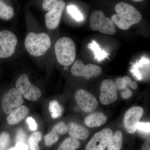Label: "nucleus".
<instances>
[{"mask_svg":"<svg viewBox=\"0 0 150 150\" xmlns=\"http://www.w3.org/2000/svg\"><path fill=\"white\" fill-rule=\"evenodd\" d=\"M75 76L83 77L87 79L99 76L102 73V69L98 65L90 64L85 65L81 60L75 62L71 70Z\"/></svg>","mask_w":150,"mask_h":150,"instance_id":"6","label":"nucleus"},{"mask_svg":"<svg viewBox=\"0 0 150 150\" xmlns=\"http://www.w3.org/2000/svg\"><path fill=\"white\" fill-rule=\"evenodd\" d=\"M28 136L27 134L23 129H19L17 132L16 141V143L21 142L26 144L28 142Z\"/></svg>","mask_w":150,"mask_h":150,"instance_id":"27","label":"nucleus"},{"mask_svg":"<svg viewBox=\"0 0 150 150\" xmlns=\"http://www.w3.org/2000/svg\"><path fill=\"white\" fill-rule=\"evenodd\" d=\"M144 112V109L140 106L131 107L126 111L124 115V126L128 133L134 134L137 131V126Z\"/></svg>","mask_w":150,"mask_h":150,"instance_id":"10","label":"nucleus"},{"mask_svg":"<svg viewBox=\"0 0 150 150\" xmlns=\"http://www.w3.org/2000/svg\"><path fill=\"white\" fill-rule=\"evenodd\" d=\"M142 150H150V139L149 138L145 141L142 146Z\"/></svg>","mask_w":150,"mask_h":150,"instance_id":"33","label":"nucleus"},{"mask_svg":"<svg viewBox=\"0 0 150 150\" xmlns=\"http://www.w3.org/2000/svg\"><path fill=\"white\" fill-rule=\"evenodd\" d=\"M123 134L120 131L112 134L107 145L108 150H121L123 142Z\"/></svg>","mask_w":150,"mask_h":150,"instance_id":"18","label":"nucleus"},{"mask_svg":"<svg viewBox=\"0 0 150 150\" xmlns=\"http://www.w3.org/2000/svg\"><path fill=\"white\" fill-rule=\"evenodd\" d=\"M23 100L21 94L16 88L11 89L4 95L2 100V107L4 112L9 114L14 109L21 106Z\"/></svg>","mask_w":150,"mask_h":150,"instance_id":"11","label":"nucleus"},{"mask_svg":"<svg viewBox=\"0 0 150 150\" xmlns=\"http://www.w3.org/2000/svg\"><path fill=\"white\" fill-rule=\"evenodd\" d=\"M16 35L11 31L3 30L0 32V57L7 58L14 53L17 44Z\"/></svg>","mask_w":150,"mask_h":150,"instance_id":"7","label":"nucleus"},{"mask_svg":"<svg viewBox=\"0 0 150 150\" xmlns=\"http://www.w3.org/2000/svg\"><path fill=\"white\" fill-rule=\"evenodd\" d=\"M79 140L70 137L65 139L59 145L58 150H76L80 146Z\"/></svg>","mask_w":150,"mask_h":150,"instance_id":"20","label":"nucleus"},{"mask_svg":"<svg viewBox=\"0 0 150 150\" xmlns=\"http://www.w3.org/2000/svg\"><path fill=\"white\" fill-rule=\"evenodd\" d=\"M16 86L21 95L30 101H37L41 96L40 89L30 83L26 74L20 76L16 83Z\"/></svg>","mask_w":150,"mask_h":150,"instance_id":"5","label":"nucleus"},{"mask_svg":"<svg viewBox=\"0 0 150 150\" xmlns=\"http://www.w3.org/2000/svg\"><path fill=\"white\" fill-rule=\"evenodd\" d=\"M27 123L29 126V129L31 131H35L37 129V125L36 122L32 117H29L27 118Z\"/></svg>","mask_w":150,"mask_h":150,"instance_id":"29","label":"nucleus"},{"mask_svg":"<svg viewBox=\"0 0 150 150\" xmlns=\"http://www.w3.org/2000/svg\"><path fill=\"white\" fill-rule=\"evenodd\" d=\"M8 150H15L14 147L11 148L10 149H9Z\"/></svg>","mask_w":150,"mask_h":150,"instance_id":"37","label":"nucleus"},{"mask_svg":"<svg viewBox=\"0 0 150 150\" xmlns=\"http://www.w3.org/2000/svg\"><path fill=\"white\" fill-rule=\"evenodd\" d=\"M67 131V125L64 122H61L56 124L52 131L44 137L45 145L47 146H51L58 141L60 135H64Z\"/></svg>","mask_w":150,"mask_h":150,"instance_id":"14","label":"nucleus"},{"mask_svg":"<svg viewBox=\"0 0 150 150\" xmlns=\"http://www.w3.org/2000/svg\"><path fill=\"white\" fill-rule=\"evenodd\" d=\"M55 52L57 61L63 66H69L74 62L76 48L74 40L69 37H62L55 45Z\"/></svg>","mask_w":150,"mask_h":150,"instance_id":"3","label":"nucleus"},{"mask_svg":"<svg viewBox=\"0 0 150 150\" xmlns=\"http://www.w3.org/2000/svg\"><path fill=\"white\" fill-rule=\"evenodd\" d=\"M74 98L80 108L86 112H93L98 105V102L95 97L83 89L78 90L75 93Z\"/></svg>","mask_w":150,"mask_h":150,"instance_id":"8","label":"nucleus"},{"mask_svg":"<svg viewBox=\"0 0 150 150\" xmlns=\"http://www.w3.org/2000/svg\"><path fill=\"white\" fill-rule=\"evenodd\" d=\"M123 80L126 86H130L131 83H132V79L130 77L128 76H125L123 78Z\"/></svg>","mask_w":150,"mask_h":150,"instance_id":"34","label":"nucleus"},{"mask_svg":"<svg viewBox=\"0 0 150 150\" xmlns=\"http://www.w3.org/2000/svg\"><path fill=\"white\" fill-rule=\"evenodd\" d=\"M137 129L140 131H143L146 133H149L150 131V123H144L139 122L137 126Z\"/></svg>","mask_w":150,"mask_h":150,"instance_id":"28","label":"nucleus"},{"mask_svg":"<svg viewBox=\"0 0 150 150\" xmlns=\"http://www.w3.org/2000/svg\"><path fill=\"white\" fill-rule=\"evenodd\" d=\"M67 126L68 133L72 138L78 140H84L88 137L89 132L84 126L74 122H70Z\"/></svg>","mask_w":150,"mask_h":150,"instance_id":"15","label":"nucleus"},{"mask_svg":"<svg viewBox=\"0 0 150 150\" xmlns=\"http://www.w3.org/2000/svg\"><path fill=\"white\" fill-rule=\"evenodd\" d=\"M88 46L90 49L93 51L95 59H97L98 62H100L105 58H108V54L104 51L101 50L99 45L95 40H93L91 43H89Z\"/></svg>","mask_w":150,"mask_h":150,"instance_id":"22","label":"nucleus"},{"mask_svg":"<svg viewBox=\"0 0 150 150\" xmlns=\"http://www.w3.org/2000/svg\"><path fill=\"white\" fill-rule=\"evenodd\" d=\"M132 95H133V93L131 90L129 88H126L121 93V96L124 99L129 98L132 96Z\"/></svg>","mask_w":150,"mask_h":150,"instance_id":"32","label":"nucleus"},{"mask_svg":"<svg viewBox=\"0 0 150 150\" xmlns=\"http://www.w3.org/2000/svg\"><path fill=\"white\" fill-rule=\"evenodd\" d=\"M90 24L92 29L99 30L101 33L112 35L116 32L115 25L112 19L105 17L102 11H95L90 18Z\"/></svg>","mask_w":150,"mask_h":150,"instance_id":"4","label":"nucleus"},{"mask_svg":"<svg viewBox=\"0 0 150 150\" xmlns=\"http://www.w3.org/2000/svg\"><path fill=\"white\" fill-rule=\"evenodd\" d=\"M116 14L111 16V19L120 29L126 30L131 25L139 23L142 20L141 13L131 4L121 2L115 6Z\"/></svg>","mask_w":150,"mask_h":150,"instance_id":"1","label":"nucleus"},{"mask_svg":"<svg viewBox=\"0 0 150 150\" xmlns=\"http://www.w3.org/2000/svg\"><path fill=\"white\" fill-rule=\"evenodd\" d=\"M14 148L15 150H29L28 146L21 142L16 143Z\"/></svg>","mask_w":150,"mask_h":150,"instance_id":"31","label":"nucleus"},{"mask_svg":"<svg viewBox=\"0 0 150 150\" xmlns=\"http://www.w3.org/2000/svg\"><path fill=\"white\" fill-rule=\"evenodd\" d=\"M133 1L136 2H139L142 1V0H134V1Z\"/></svg>","mask_w":150,"mask_h":150,"instance_id":"36","label":"nucleus"},{"mask_svg":"<svg viewBox=\"0 0 150 150\" xmlns=\"http://www.w3.org/2000/svg\"><path fill=\"white\" fill-rule=\"evenodd\" d=\"M65 2L63 1H59L56 7L52 10L48 11L45 16L46 27L48 29L53 30L58 27L62 13L65 7Z\"/></svg>","mask_w":150,"mask_h":150,"instance_id":"13","label":"nucleus"},{"mask_svg":"<svg viewBox=\"0 0 150 150\" xmlns=\"http://www.w3.org/2000/svg\"><path fill=\"white\" fill-rule=\"evenodd\" d=\"M108 118L106 115L100 112H95L88 115L84 119L85 124L89 127H99L106 123Z\"/></svg>","mask_w":150,"mask_h":150,"instance_id":"16","label":"nucleus"},{"mask_svg":"<svg viewBox=\"0 0 150 150\" xmlns=\"http://www.w3.org/2000/svg\"><path fill=\"white\" fill-rule=\"evenodd\" d=\"M29 109L25 105H21L10 113L7 121L10 125H14L19 123L28 114Z\"/></svg>","mask_w":150,"mask_h":150,"instance_id":"17","label":"nucleus"},{"mask_svg":"<svg viewBox=\"0 0 150 150\" xmlns=\"http://www.w3.org/2000/svg\"><path fill=\"white\" fill-rule=\"evenodd\" d=\"M112 134V131L105 128L94 134L85 147L86 150H105Z\"/></svg>","mask_w":150,"mask_h":150,"instance_id":"9","label":"nucleus"},{"mask_svg":"<svg viewBox=\"0 0 150 150\" xmlns=\"http://www.w3.org/2000/svg\"><path fill=\"white\" fill-rule=\"evenodd\" d=\"M42 134L40 131L34 132L30 136L28 144L29 150H40L39 143L42 139Z\"/></svg>","mask_w":150,"mask_h":150,"instance_id":"21","label":"nucleus"},{"mask_svg":"<svg viewBox=\"0 0 150 150\" xmlns=\"http://www.w3.org/2000/svg\"><path fill=\"white\" fill-rule=\"evenodd\" d=\"M58 2V0H45L43 1L42 8L44 11H49L56 7Z\"/></svg>","mask_w":150,"mask_h":150,"instance_id":"26","label":"nucleus"},{"mask_svg":"<svg viewBox=\"0 0 150 150\" xmlns=\"http://www.w3.org/2000/svg\"><path fill=\"white\" fill-rule=\"evenodd\" d=\"M10 142V137L8 133L3 132L0 134V150H6Z\"/></svg>","mask_w":150,"mask_h":150,"instance_id":"25","label":"nucleus"},{"mask_svg":"<svg viewBox=\"0 0 150 150\" xmlns=\"http://www.w3.org/2000/svg\"><path fill=\"white\" fill-rule=\"evenodd\" d=\"M129 86L131 88L134 89H137L138 88V84L135 81L132 82L130 85Z\"/></svg>","mask_w":150,"mask_h":150,"instance_id":"35","label":"nucleus"},{"mask_svg":"<svg viewBox=\"0 0 150 150\" xmlns=\"http://www.w3.org/2000/svg\"><path fill=\"white\" fill-rule=\"evenodd\" d=\"M100 100L105 105L115 102L118 98L117 89L115 82L110 79H107L102 82L100 87Z\"/></svg>","mask_w":150,"mask_h":150,"instance_id":"12","label":"nucleus"},{"mask_svg":"<svg viewBox=\"0 0 150 150\" xmlns=\"http://www.w3.org/2000/svg\"><path fill=\"white\" fill-rule=\"evenodd\" d=\"M14 13V9L4 1L0 0V18L8 21L12 18Z\"/></svg>","mask_w":150,"mask_h":150,"instance_id":"19","label":"nucleus"},{"mask_svg":"<svg viewBox=\"0 0 150 150\" xmlns=\"http://www.w3.org/2000/svg\"><path fill=\"white\" fill-rule=\"evenodd\" d=\"M24 43L28 53L36 57L46 54L51 44L50 37L45 33H30L25 37Z\"/></svg>","mask_w":150,"mask_h":150,"instance_id":"2","label":"nucleus"},{"mask_svg":"<svg viewBox=\"0 0 150 150\" xmlns=\"http://www.w3.org/2000/svg\"><path fill=\"white\" fill-rule=\"evenodd\" d=\"M67 9L68 13L70 14L72 17L76 21H80L83 20V15L76 6L71 5L67 6Z\"/></svg>","mask_w":150,"mask_h":150,"instance_id":"24","label":"nucleus"},{"mask_svg":"<svg viewBox=\"0 0 150 150\" xmlns=\"http://www.w3.org/2000/svg\"><path fill=\"white\" fill-rule=\"evenodd\" d=\"M48 108L51 118L53 119L59 118L62 116L63 108L57 100H53L51 101Z\"/></svg>","mask_w":150,"mask_h":150,"instance_id":"23","label":"nucleus"},{"mask_svg":"<svg viewBox=\"0 0 150 150\" xmlns=\"http://www.w3.org/2000/svg\"><path fill=\"white\" fill-rule=\"evenodd\" d=\"M115 83L117 89L119 90L126 89L127 86L123 81L122 78H119L117 79Z\"/></svg>","mask_w":150,"mask_h":150,"instance_id":"30","label":"nucleus"}]
</instances>
